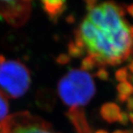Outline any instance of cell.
<instances>
[{
  "instance_id": "obj_21",
  "label": "cell",
  "mask_w": 133,
  "mask_h": 133,
  "mask_svg": "<svg viewBox=\"0 0 133 133\" xmlns=\"http://www.w3.org/2000/svg\"><path fill=\"white\" fill-rule=\"evenodd\" d=\"M127 11H128V12L129 13V15H130L131 16L133 17V4H131V5L128 6V7H127Z\"/></svg>"
},
{
  "instance_id": "obj_8",
  "label": "cell",
  "mask_w": 133,
  "mask_h": 133,
  "mask_svg": "<svg viewBox=\"0 0 133 133\" xmlns=\"http://www.w3.org/2000/svg\"><path fill=\"white\" fill-rule=\"evenodd\" d=\"M120 113V108L115 103H106L100 108V116L110 123L118 121Z\"/></svg>"
},
{
  "instance_id": "obj_10",
  "label": "cell",
  "mask_w": 133,
  "mask_h": 133,
  "mask_svg": "<svg viewBox=\"0 0 133 133\" xmlns=\"http://www.w3.org/2000/svg\"><path fill=\"white\" fill-rule=\"evenodd\" d=\"M9 104L7 98L4 95L0 92V123H3L8 117Z\"/></svg>"
},
{
  "instance_id": "obj_11",
  "label": "cell",
  "mask_w": 133,
  "mask_h": 133,
  "mask_svg": "<svg viewBox=\"0 0 133 133\" xmlns=\"http://www.w3.org/2000/svg\"><path fill=\"white\" fill-rule=\"evenodd\" d=\"M116 90L119 95H123L128 97L131 96V95L133 96V85L128 81L119 83L116 87Z\"/></svg>"
},
{
  "instance_id": "obj_20",
  "label": "cell",
  "mask_w": 133,
  "mask_h": 133,
  "mask_svg": "<svg viewBox=\"0 0 133 133\" xmlns=\"http://www.w3.org/2000/svg\"><path fill=\"white\" fill-rule=\"evenodd\" d=\"M66 22L69 23H73L75 22V17L73 15H68V17L66 18Z\"/></svg>"
},
{
  "instance_id": "obj_17",
  "label": "cell",
  "mask_w": 133,
  "mask_h": 133,
  "mask_svg": "<svg viewBox=\"0 0 133 133\" xmlns=\"http://www.w3.org/2000/svg\"><path fill=\"white\" fill-rule=\"evenodd\" d=\"M118 121L123 125H127L129 121V114L127 113L126 111H122L119 115Z\"/></svg>"
},
{
  "instance_id": "obj_5",
  "label": "cell",
  "mask_w": 133,
  "mask_h": 133,
  "mask_svg": "<svg viewBox=\"0 0 133 133\" xmlns=\"http://www.w3.org/2000/svg\"><path fill=\"white\" fill-rule=\"evenodd\" d=\"M31 1H1L0 16L14 27L23 26L30 17Z\"/></svg>"
},
{
  "instance_id": "obj_28",
  "label": "cell",
  "mask_w": 133,
  "mask_h": 133,
  "mask_svg": "<svg viewBox=\"0 0 133 133\" xmlns=\"http://www.w3.org/2000/svg\"><path fill=\"white\" fill-rule=\"evenodd\" d=\"M123 131H124V133H133V130H127Z\"/></svg>"
},
{
  "instance_id": "obj_23",
  "label": "cell",
  "mask_w": 133,
  "mask_h": 133,
  "mask_svg": "<svg viewBox=\"0 0 133 133\" xmlns=\"http://www.w3.org/2000/svg\"><path fill=\"white\" fill-rule=\"evenodd\" d=\"M128 68H129L130 71L131 72V74H133V60H131V62L129 63V65H128Z\"/></svg>"
},
{
  "instance_id": "obj_18",
  "label": "cell",
  "mask_w": 133,
  "mask_h": 133,
  "mask_svg": "<svg viewBox=\"0 0 133 133\" xmlns=\"http://www.w3.org/2000/svg\"><path fill=\"white\" fill-rule=\"evenodd\" d=\"M127 108L131 112L133 111V96H130L127 101Z\"/></svg>"
},
{
  "instance_id": "obj_12",
  "label": "cell",
  "mask_w": 133,
  "mask_h": 133,
  "mask_svg": "<svg viewBox=\"0 0 133 133\" xmlns=\"http://www.w3.org/2000/svg\"><path fill=\"white\" fill-rule=\"evenodd\" d=\"M96 66H97V63L96 59H95V58L92 55H88L87 57H85V58L83 59L81 62L80 69L85 71H91L92 69H94V68Z\"/></svg>"
},
{
  "instance_id": "obj_15",
  "label": "cell",
  "mask_w": 133,
  "mask_h": 133,
  "mask_svg": "<svg viewBox=\"0 0 133 133\" xmlns=\"http://www.w3.org/2000/svg\"><path fill=\"white\" fill-rule=\"evenodd\" d=\"M56 63L60 65H66L71 61V57L66 54H60L56 58Z\"/></svg>"
},
{
  "instance_id": "obj_6",
  "label": "cell",
  "mask_w": 133,
  "mask_h": 133,
  "mask_svg": "<svg viewBox=\"0 0 133 133\" xmlns=\"http://www.w3.org/2000/svg\"><path fill=\"white\" fill-rule=\"evenodd\" d=\"M65 115L71 122L76 133H93L83 108H71Z\"/></svg>"
},
{
  "instance_id": "obj_9",
  "label": "cell",
  "mask_w": 133,
  "mask_h": 133,
  "mask_svg": "<svg viewBox=\"0 0 133 133\" xmlns=\"http://www.w3.org/2000/svg\"><path fill=\"white\" fill-rule=\"evenodd\" d=\"M36 103L37 105L43 110H51L55 103V97L54 96V93L48 89L39 91L37 92L36 96Z\"/></svg>"
},
{
  "instance_id": "obj_2",
  "label": "cell",
  "mask_w": 133,
  "mask_h": 133,
  "mask_svg": "<svg viewBox=\"0 0 133 133\" xmlns=\"http://www.w3.org/2000/svg\"><path fill=\"white\" fill-rule=\"evenodd\" d=\"M58 93L63 103L70 108H82L95 96L96 86L88 71L71 69L59 80Z\"/></svg>"
},
{
  "instance_id": "obj_1",
  "label": "cell",
  "mask_w": 133,
  "mask_h": 133,
  "mask_svg": "<svg viewBox=\"0 0 133 133\" xmlns=\"http://www.w3.org/2000/svg\"><path fill=\"white\" fill-rule=\"evenodd\" d=\"M88 11L78 31L88 54L98 66H116L126 61L131 54L133 40L123 8L106 2Z\"/></svg>"
},
{
  "instance_id": "obj_25",
  "label": "cell",
  "mask_w": 133,
  "mask_h": 133,
  "mask_svg": "<svg viewBox=\"0 0 133 133\" xmlns=\"http://www.w3.org/2000/svg\"><path fill=\"white\" fill-rule=\"evenodd\" d=\"M129 120L133 123V112L129 113Z\"/></svg>"
},
{
  "instance_id": "obj_16",
  "label": "cell",
  "mask_w": 133,
  "mask_h": 133,
  "mask_svg": "<svg viewBox=\"0 0 133 133\" xmlns=\"http://www.w3.org/2000/svg\"><path fill=\"white\" fill-rule=\"evenodd\" d=\"M96 75L98 79H99L100 80L103 81H106L109 79V73L108 72V71L104 68H100L99 69V71H97V72L96 73Z\"/></svg>"
},
{
  "instance_id": "obj_19",
  "label": "cell",
  "mask_w": 133,
  "mask_h": 133,
  "mask_svg": "<svg viewBox=\"0 0 133 133\" xmlns=\"http://www.w3.org/2000/svg\"><path fill=\"white\" fill-rule=\"evenodd\" d=\"M128 98L129 97L125 96H123V95H119V94H118V96H117V99L121 103H125L126 101H128Z\"/></svg>"
},
{
  "instance_id": "obj_22",
  "label": "cell",
  "mask_w": 133,
  "mask_h": 133,
  "mask_svg": "<svg viewBox=\"0 0 133 133\" xmlns=\"http://www.w3.org/2000/svg\"><path fill=\"white\" fill-rule=\"evenodd\" d=\"M128 80H129V83L133 85V74H128Z\"/></svg>"
},
{
  "instance_id": "obj_7",
  "label": "cell",
  "mask_w": 133,
  "mask_h": 133,
  "mask_svg": "<svg viewBox=\"0 0 133 133\" xmlns=\"http://www.w3.org/2000/svg\"><path fill=\"white\" fill-rule=\"evenodd\" d=\"M43 8L46 15L49 16L50 19L53 22H56L59 17L66 10V2L65 1H48L44 0L41 2Z\"/></svg>"
},
{
  "instance_id": "obj_14",
  "label": "cell",
  "mask_w": 133,
  "mask_h": 133,
  "mask_svg": "<svg viewBox=\"0 0 133 133\" xmlns=\"http://www.w3.org/2000/svg\"><path fill=\"white\" fill-rule=\"evenodd\" d=\"M115 77H116V79L119 81V83L126 82L128 77L127 68H122L118 69L115 73Z\"/></svg>"
},
{
  "instance_id": "obj_3",
  "label": "cell",
  "mask_w": 133,
  "mask_h": 133,
  "mask_svg": "<svg viewBox=\"0 0 133 133\" xmlns=\"http://www.w3.org/2000/svg\"><path fill=\"white\" fill-rule=\"evenodd\" d=\"M31 74L26 66L17 60L0 63V92L6 98H19L28 91Z\"/></svg>"
},
{
  "instance_id": "obj_13",
  "label": "cell",
  "mask_w": 133,
  "mask_h": 133,
  "mask_svg": "<svg viewBox=\"0 0 133 133\" xmlns=\"http://www.w3.org/2000/svg\"><path fill=\"white\" fill-rule=\"evenodd\" d=\"M68 49L69 56L72 58H80L84 55V50L77 46L73 41H71L68 43Z\"/></svg>"
},
{
  "instance_id": "obj_24",
  "label": "cell",
  "mask_w": 133,
  "mask_h": 133,
  "mask_svg": "<svg viewBox=\"0 0 133 133\" xmlns=\"http://www.w3.org/2000/svg\"><path fill=\"white\" fill-rule=\"evenodd\" d=\"M6 61V59L5 57L3 55H0V63H3Z\"/></svg>"
},
{
  "instance_id": "obj_29",
  "label": "cell",
  "mask_w": 133,
  "mask_h": 133,
  "mask_svg": "<svg viewBox=\"0 0 133 133\" xmlns=\"http://www.w3.org/2000/svg\"><path fill=\"white\" fill-rule=\"evenodd\" d=\"M1 130H2V123H0V133H1Z\"/></svg>"
},
{
  "instance_id": "obj_26",
  "label": "cell",
  "mask_w": 133,
  "mask_h": 133,
  "mask_svg": "<svg viewBox=\"0 0 133 133\" xmlns=\"http://www.w3.org/2000/svg\"><path fill=\"white\" fill-rule=\"evenodd\" d=\"M130 34H131V39H132V40H133V26L130 28Z\"/></svg>"
},
{
  "instance_id": "obj_27",
  "label": "cell",
  "mask_w": 133,
  "mask_h": 133,
  "mask_svg": "<svg viewBox=\"0 0 133 133\" xmlns=\"http://www.w3.org/2000/svg\"><path fill=\"white\" fill-rule=\"evenodd\" d=\"M95 133H108L107 131H105V130H99V131H97L96 132H95Z\"/></svg>"
},
{
  "instance_id": "obj_4",
  "label": "cell",
  "mask_w": 133,
  "mask_h": 133,
  "mask_svg": "<svg viewBox=\"0 0 133 133\" xmlns=\"http://www.w3.org/2000/svg\"><path fill=\"white\" fill-rule=\"evenodd\" d=\"M1 133H57L48 122L29 112H18L2 123Z\"/></svg>"
}]
</instances>
